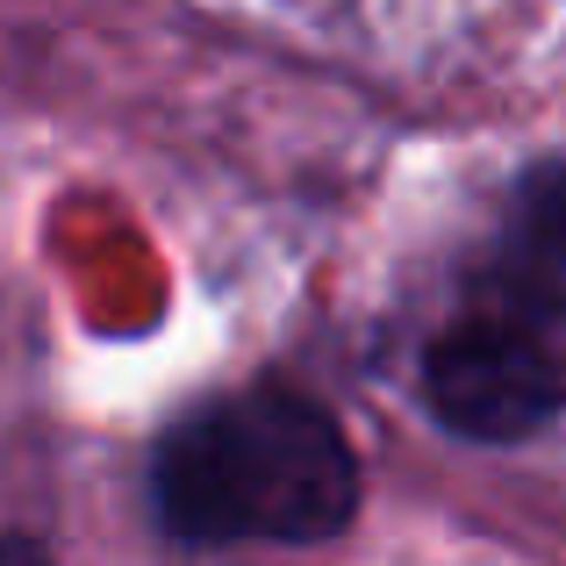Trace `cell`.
<instances>
[{
  "mask_svg": "<svg viewBox=\"0 0 566 566\" xmlns=\"http://www.w3.org/2000/svg\"><path fill=\"white\" fill-rule=\"evenodd\" d=\"M0 566H51V545L29 531H0Z\"/></svg>",
  "mask_w": 566,
  "mask_h": 566,
  "instance_id": "277c9868",
  "label": "cell"
},
{
  "mask_svg": "<svg viewBox=\"0 0 566 566\" xmlns=\"http://www.w3.org/2000/svg\"><path fill=\"white\" fill-rule=\"evenodd\" d=\"M151 524L180 545H323L359 516V452L316 395L251 380L172 416L144 467Z\"/></svg>",
  "mask_w": 566,
  "mask_h": 566,
  "instance_id": "6da1fadb",
  "label": "cell"
},
{
  "mask_svg": "<svg viewBox=\"0 0 566 566\" xmlns=\"http://www.w3.org/2000/svg\"><path fill=\"white\" fill-rule=\"evenodd\" d=\"M488 308H510L553 331L566 316V151L524 166L510 193V222L488 259Z\"/></svg>",
  "mask_w": 566,
  "mask_h": 566,
  "instance_id": "3957f363",
  "label": "cell"
},
{
  "mask_svg": "<svg viewBox=\"0 0 566 566\" xmlns=\"http://www.w3.org/2000/svg\"><path fill=\"white\" fill-rule=\"evenodd\" d=\"M423 409L467 444H524L566 416V345L510 308H467L423 345Z\"/></svg>",
  "mask_w": 566,
  "mask_h": 566,
  "instance_id": "7a4b0ae2",
  "label": "cell"
}]
</instances>
